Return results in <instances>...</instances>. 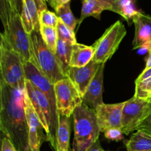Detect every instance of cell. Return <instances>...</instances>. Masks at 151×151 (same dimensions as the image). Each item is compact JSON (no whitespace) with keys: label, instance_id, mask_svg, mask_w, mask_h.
Instances as JSON below:
<instances>
[{"label":"cell","instance_id":"6da1fadb","mask_svg":"<svg viewBox=\"0 0 151 151\" xmlns=\"http://www.w3.org/2000/svg\"><path fill=\"white\" fill-rule=\"evenodd\" d=\"M25 94V90L12 88L0 79V130L18 151H31Z\"/></svg>","mask_w":151,"mask_h":151},{"label":"cell","instance_id":"7a4b0ae2","mask_svg":"<svg viewBox=\"0 0 151 151\" xmlns=\"http://www.w3.org/2000/svg\"><path fill=\"white\" fill-rule=\"evenodd\" d=\"M74 137L72 151H86L99 139L100 130L95 111L83 103L73 112Z\"/></svg>","mask_w":151,"mask_h":151},{"label":"cell","instance_id":"3957f363","mask_svg":"<svg viewBox=\"0 0 151 151\" xmlns=\"http://www.w3.org/2000/svg\"><path fill=\"white\" fill-rule=\"evenodd\" d=\"M0 72L1 80L7 85L16 89L25 90L26 77L23 60L2 37L0 41Z\"/></svg>","mask_w":151,"mask_h":151},{"label":"cell","instance_id":"277c9868","mask_svg":"<svg viewBox=\"0 0 151 151\" xmlns=\"http://www.w3.org/2000/svg\"><path fill=\"white\" fill-rule=\"evenodd\" d=\"M25 77L26 79L29 80L37 88L42 91L49 100L52 115V125L51 138L50 143L52 147L55 150L56 138L57 132L59 127L60 115L57 109L55 92L54 84L52 83L50 80L40 71L38 66L35 63V58L32 60L24 63Z\"/></svg>","mask_w":151,"mask_h":151},{"label":"cell","instance_id":"5b68a950","mask_svg":"<svg viewBox=\"0 0 151 151\" xmlns=\"http://www.w3.org/2000/svg\"><path fill=\"white\" fill-rule=\"evenodd\" d=\"M30 35L35 63L40 71L52 84H55L58 81L68 78L62 71L55 55L44 43L40 30H34Z\"/></svg>","mask_w":151,"mask_h":151},{"label":"cell","instance_id":"8992f818","mask_svg":"<svg viewBox=\"0 0 151 151\" xmlns=\"http://www.w3.org/2000/svg\"><path fill=\"white\" fill-rule=\"evenodd\" d=\"M2 37L10 48L20 55L24 63L35 58L31 35L24 27L21 15L13 12L8 25L1 32Z\"/></svg>","mask_w":151,"mask_h":151},{"label":"cell","instance_id":"52a82bcc","mask_svg":"<svg viewBox=\"0 0 151 151\" xmlns=\"http://www.w3.org/2000/svg\"><path fill=\"white\" fill-rule=\"evenodd\" d=\"M126 35L125 26L120 21L106 29L101 37L94 44V53L92 60L103 64L114 55L121 41Z\"/></svg>","mask_w":151,"mask_h":151},{"label":"cell","instance_id":"ba28073f","mask_svg":"<svg viewBox=\"0 0 151 151\" xmlns=\"http://www.w3.org/2000/svg\"><path fill=\"white\" fill-rule=\"evenodd\" d=\"M151 113V103L148 100L134 97L124 103L122 109V130L125 135H129Z\"/></svg>","mask_w":151,"mask_h":151},{"label":"cell","instance_id":"9c48e42d","mask_svg":"<svg viewBox=\"0 0 151 151\" xmlns=\"http://www.w3.org/2000/svg\"><path fill=\"white\" fill-rule=\"evenodd\" d=\"M57 109L60 116L70 118L83 103V97L69 78L54 84Z\"/></svg>","mask_w":151,"mask_h":151},{"label":"cell","instance_id":"30bf717a","mask_svg":"<svg viewBox=\"0 0 151 151\" xmlns=\"http://www.w3.org/2000/svg\"><path fill=\"white\" fill-rule=\"evenodd\" d=\"M25 90L30 100L33 109H35L42 126L47 134V139L50 142L51 138L52 115L50 104L47 96L38 88H37L29 80L26 79Z\"/></svg>","mask_w":151,"mask_h":151},{"label":"cell","instance_id":"8fae6325","mask_svg":"<svg viewBox=\"0 0 151 151\" xmlns=\"http://www.w3.org/2000/svg\"><path fill=\"white\" fill-rule=\"evenodd\" d=\"M26 91V90H25ZM25 113L28 126L29 146L31 151H40V148L44 142H48L46 133L41 121L33 109L28 97L25 94Z\"/></svg>","mask_w":151,"mask_h":151},{"label":"cell","instance_id":"7c38bea8","mask_svg":"<svg viewBox=\"0 0 151 151\" xmlns=\"http://www.w3.org/2000/svg\"><path fill=\"white\" fill-rule=\"evenodd\" d=\"M124 103L116 104H103L95 109L96 116L100 132H106L113 128H122V109Z\"/></svg>","mask_w":151,"mask_h":151},{"label":"cell","instance_id":"4fadbf2b","mask_svg":"<svg viewBox=\"0 0 151 151\" xmlns=\"http://www.w3.org/2000/svg\"><path fill=\"white\" fill-rule=\"evenodd\" d=\"M100 66V63L91 60L83 67H71L69 69L68 78L73 83L82 97L86 92L88 86L95 77Z\"/></svg>","mask_w":151,"mask_h":151},{"label":"cell","instance_id":"5bb4252c","mask_svg":"<svg viewBox=\"0 0 151 151\" xmlns=\"http://www.w3.org/2000/svg\"><path fill=\"white\" fill-rule=\"evenodd\" d=\"M135 24V36L133 41V50L143 49L151 51V17L139 11L133 19Z\"/></svg>","mask_w":151,"mask_h":151},{"label":"cell","instance_id":"9a60e30c","mask_svg":"<svg viewBox=\"0 0 151 151\" xmlns=\"http://www.w3.org/2000/svg\"><path fill=\"white\" fill-rule=\"evenodd\" d=\"M45 0H23V10L21 15L24 27L30 35L34 30H40L39 16L47 9Z\"/></svg>","mask_w":151,"mask_h":151},{"label":"cell","instance_id":"2e32d148","mask_svg":"<svg viewBox=\"0 0 151 151\" xmlns=\"http://www.w3.org/2000/svg\"><path fill=\"white\" fill-rule=\"evenodd\" d=\"M104 68L105 63L101 64L95 77L88 86L86 92L83 97V103L93 110H95L100 105L103 104V89Z\"/></svg>","mask_w":151,"mask_h":151},{"label":"cell","instance_id":"e0dca14e","mask_svg":"<svg viewBox=\"0 0 151 151\" xmlns=\"http://www.w3.org/2000/svg\"><path fill=\"white\" fill-rule=\"evenodd\" d=\"M94 49L93 46L84 44H74L71 57V67H83L92 60L94 57Z\"/></svg>","mask_w":151,"mask_h":151},{"label":"cell","instance_id":"ac0fdd59","mask_svg":"<svg viewBox=\"0 0 151 151\" xmlns=\"http://www.w3.org/2000/svg\"><path fill=\"white\" fill-rule=\"evenodd\" d=\"M111 10V8L106 4L96 0H82V9L78 24H81L83 21L87 17L93 16L100 20V16L104 10Z\"/></svg>","mask_w":151,"mask_h":151},{"label":"cell","instance_id":"d6986e66","mask_svg":"<svg viewBox=\"0 0 151 151\" xmlns=\"http://www.w3.org/2000/svg\"><path fill=\"white\" fill-rule=\"evenodd\" d=\"M70 118L60 116L59 127L56 138L55 151H69Z\"/></svg>","mask_w":151,"mask_h":151},{"label":"cell","instance_id":"ffe728a7","mask_svg":"<svg viewBox=\"0 0 151 151\" xmlns=\"http://www.w3.org/2000/svg\"><path fill=\"white\" fill-rule=\"evenodd\" d=\"M72 47H73V44L61 39H58L57 44V50H56V52L55 53L62 71L66 76H67L69 69L71 68L70 62L72 53Z\"/></svg>","mask_w":151,"mask_h":151},{"label":"cell","instance_id":"44dd1931","mask_svg":"<svg viewBox=\"0 0 151 151\" xmlns=\"http://www.w3.org/2000/svg\"><path fill=\"white\" fill-rule=\"evenodd\" d=\"M127 151H151V136L137 131L125 142Z\"/></svg>","mask_w":151,"mask_h":151},{"label":"cell","instance_id":"7402d4cb","mask_svg":"<svg viewBox=\"0 0 151 151\" xmlns=\"http://www.w3.org/2000/svg\"><path fill=\"white\" fill-rule=\"evenodd\" d=\"M40 32L46 45L55 54L57 50V44L58 41L56 28L41 25Z\"/></svg>","mask_w":151,"mask_h":151},{"label":"cell","instance_id":"603a6c76","mask_svg":"<svg viewBox=\"0 0 151 151\" xmlns=\"http://www.w3.org/2000/svg\"><path fill=\"white\" fill-rule=\"evenodd\" d=\"M136 0H119V13L122 16L128 24H131L130 21H133V19L139 13V10H137L135 5Z\"/></svg>","mask_w":151,"mask_h":151},{"label":"cell","instance_id":"cb8c5ba5","mask_svg":"<svg viewBox=\"0 0 151 151\" xmlns=\"http://www.w3.org/2000/svg\"><path fill=\"white\" fill-rule=\"evenodd\" d=\"M55 13L58 17L69 27L72 30H75L76 28L77 24H78V20L75 19L70 8V2L66 3L63 5L60 6L58 9L55 10Z\"/></svg>","mask_w":151,"mask_h":151},{"label":"cell","instance_id":"d4e9b609","mask_svg":"<svg viewBox=\"0 0 151 151\" xmlns=\"http://www.w3.org/2000/svg\"><path fill=\"white\" fill-rule=\"evenodd\" d=\"M58 32V39H61L63 41H67L72 44H77L76 38H75V34L74 30L66 26L60 19L58 20L57 27H56Z\"/></svg>","mask_w":151,"mask_h":151},{"label":"cell","instance_id":"484cf974","mask_svg":"<svg viewBox=\"0 0 151 151\" xmlns=\"http://www.w3.org/2000/svg\"><path fill=\"white\" fill-rule=\"evenodd\" d=\"M134 97L148 100L151 97V78L142 81H135Z\"/></svg>","mask_w":151,"mask_h":151},{"label":"cell","instance_id":"4316f807","mask_svg":"<svg viewBox=\"0 0 151 151\" xmlns=\"http://www.w3.org/2000/svg\"><path fill=\"white\" fill-rule=\"evenodd\" d=\"M59 18L58 17L56 13L50 11L47 9L42 10L39 16V23L40 25L51 27H57L58 23Z\"/></svg>","mask_w":151,"mask_h":151},{"label":"cell","instance_id":"83f0119b","mask_svg":"<svg viewBox=\"0 0 151 151\" xmlns=\"http://www.w3.org/2000/svg\"><path fill=\"white\" fill-rule=\"evenodd\" d=\"M13 12V10L10 0H0V17L4 29L8 25Z\"/></svg>","mask_w":151,"mask_h":151},{"label":"cell","instance_id":"f1b7e54d","mask_svg":"<svg viewBox=\"0 0 151 151\" xmlns=\"http://www.w3.org/2000/svg\"><path fill=\"white\" fill-rule=\"evenodd\" d=\"M123 133L119 128H113L105 132V137L109 140L119 142L123 139Z\"/></svg>","mask_w":151,"mask_h":151},{"label":"cell","instance_id":"f546056e","mask_svg":"<svg viewBox=\"0 0 151 151\" xmlns=\"http://www.w3.org/2000/svg\"><path fill=\"white\" fill-rule=\"evenodd\" d=\"M137 131H141L151 136V113L149 116L137 127Z\"/></svg>","mask_w":151,"mask_h":151},{"label":"cell","instance_id":"4dcf8cb0","mask_svg":"<svg viewBox=\"0 0 151 151\" xmlns=\"http://www.w3.org/2000/svg\"><path fill=\"white\" fill-rule=\"evenodd\" d=\"M96 1H98L109 6L111 8V11L119 13V6H118L119 0H96Z\"/></svg>","mask_w":151,"mask_h":151},{"label":"cell","instance_id":"1f68e13d","mask_svg":"<svg viewBox=\"0 0 151 151\" xmlns=\"http://www.w3.org/2000/svg\"><path fill=\"white\" fill-rule=\"evenodd\" d=\"M10 2L11 4L13 12L22 15L23 10V0H10Z\"/></svg>","mask_w":151,"mask_h":151},{"label":"cell","instance_id":"d6a6232c","mask_svg":"<svg viewBox=\"0 0 151 151\" xmlns=\"http://www.w3.org/2000/svg\"><path fill=\"white\" fill-rule=\"evenodd\" d=\"M1 151H18L15 148L13 145L10 142V140L6 137L2 138L1 140Z\"/></svg>","mask_w":151,"mask_h":151},{"label":"cell","instance_id":"836d02e7","mask_svg":"<svg viewBox=\"0 0 151 151\" xmlns=\"http://www.w3.org/2000/svg\"><path fill=\"white\" fill-rule=\"evenodd\" d=\"M70 1L71 0H51L50 4L52 8H54L55 10H56L60 6L63 5V4H66V3L70 2Z\"/></svg>","mask_w":151,"mask_h":151},{"label":"cell","instance_id":"e575fe53","mask_svg":"<svg viewBox=\"0 0 151 151\" xmlns=\"http://www.w3.org/2000/svg\"><path fill=\"white\" fill-rule=\"evenodd\" d=\"M151 78V68L149 69H145L144 71L139 75L135 81H142Z\"/></svg>","mask_w":151,"mask_h":151},{"label":"cell","instance_id":"d590c367","mask_svg":"<svg viewBox=\"0 0 151 151\" xmlns=\"http://www.w3.org/2000/svg\"><path fill=\"white\" fill-rule=\"evenodd\" d=\"M86 151H106V150H105L102 147L101 145H100V140L98 139L95 143H94V144H93L89 148L87 149Z\"/></svg>","mask_w":151,"mask_h":151},{"label":"cell","instance_id":"8d00e7d4","mask_svg":"<svg viewBox=\"0 0 151 151\" xmlns=\"http://www.w3.org/2000/svg\"><path fill=\"white\" fill-rule=\"evenodd\" d=\"M149 68H151V51L149 52L148 56L146 59L145 69H149Z\"/></svg>","mask_w":151,"mask_h":151},{"label":"cell","instance_id":"74e56055","mask_svg":"<svg viewBox=\"0 0 151 151\" xmlns=\"http://www.w3.org/2000/svg\"><path fill=\"white\" fill-rule=\"evenodd\" d=\"M46 1H47V2H48L49 4H50V1H51V0H45Z\"/></svg>","mask_w":151,"mask_h":151},{"label":"cell","instance_id":"f35d334b","mask_svg":"<svg viewBox=\"0 0 151 151\" xmlns=\"http://www.w3.org/2000/svg\"><path fill=\"white\" fill-rule=\"evenodd\" d=\"M148 100H149V101H150V103H151V97H150V98H149V99H148Z\"/></svg>","mask_w":151,"mask_h":151}]
</instances>
